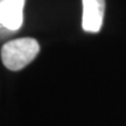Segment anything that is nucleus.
<instances>
[{
  "label": "nucleus",
  "mask_w": 126,
  "mask_h": 126,
  "mask_svg": "<svg viewBox=\"0 0 126 126\" xmlns=\"http://www.w3.org/2000/svg\"><path fill=\"white\" fill-rule=\"evenodd\" d=\"M40 46L35 39L20 37L5 43L1 48V61L9 70L18 71L28 64L39 54Z\"/></svg>",
  "instance_id": "1"
},
{
  "label": "nucleus",
  "mask_w": 126,
  "mask_h": 126,
  "mask_svg": "<svg viewBox=\"0 0 126 126\" xmlns=\"http://www.w3.org/2000/svg\"><path fill=\"white\" fill-rule=\"evenodd\" d=\"M26 0H0V22L9 32L20 29L23 22V7Z\"/></svg>",
  "instance_id": "2"
},
{
  "label": "nucleus",
  "mask_w": 126,
  "mask_h": 126,
  "mask_svg": "<svg viewBox=\"0 0 126 126\" xmlns=\"http://www.w3.org/2000/svg\"><path fill=\"white\" fill-rule=\"evenodd\" d=\"M82 28L89 33H98L102 28L105 0H82Z\"/></svg>",
  "instance_id": "3"
}]
</instances>
